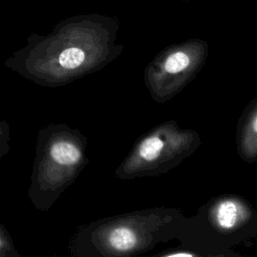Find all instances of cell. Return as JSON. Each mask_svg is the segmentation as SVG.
Instances as JSON below:
<instances>
[{
  "label": "cell",
  "mask_w": 257,
  "mask_h": 257,
  "mask_svg": "<svg viewBox=\"0 0 257 257\" xmlns=\"http://www.w3.org/2000/svg\"><path fill=\"white\" fill-rule=\"evenodd\" d=\"M117 19L93 14L70 17L48 34H30L27 43L5 61L27 80L45 87H60L98 71L122 51L115 43Z\"/></svg>",
  "instance_id": "6da1fadb"
},
{
  "label": "cell",
  "mask_w": 257,
  "mask_h": 257,
  "mask_svg": "<svg viewBox=\"0 0 257 257\" xmlns=\"http://www.w3.org/2000/svg\"><path fill=\"white\" fill-rule=\"evenodd\" d=\"M185 216L177 208L157 207L100 218L78 227L68 244L75 257H128L177 238Z\"/></svg>",
  "instance_id": "7a4b0ae2"
},
{
  "label": "cell",
  "mask_w": 257,
  "mask_h": 257,
  "mask_svg": "<svg viewBox=\"0 0 257 257\" xmlns=\"http://www.w3.org/2000/svg\"><path fill=\"white\" fill-rule=\"evenodd\" d=\"M87 138L66 123H49L36 137L27 196L35 209L48 211L88 164Z\"/></svg>",
  "instance_id": "3957f363"
},
{
  "label": "cell",
  "mask_w": 257,
  "mask_h": 257,
  "mask_svg": "<svg viewBox=\"0 0 257 257\" xmlns=\"http://www.w3.org/2000/svg\"><path fill=\"white\" fill-rule=\"evenodd\" d=\"M257 233V213L237 194L211 198L193 217H186L177 239L182 247L200 256H235L231 249Z\"/></svg>",
  "instance_id": "277c9868"
},
{
  "label": "cell",
  "mask_w": 257,
  "mask_h": 257,
  "mask_svg": "<svg viewBox=\"0 0 257 257\" xmlns=\"http://www.w3.org/2000/svg\"><path fill=\"white\" fill-rule=\"evenodd\" d=\"M201 145V137L196 131L183 128L173 119L165 120L135 142L114 176L133 180L165 174L192 156Z\"/></svg>",
  "instance_id": "5b68a950"
},
{
  "label": "cell",
  "mask_w": 257,
  "mask_h": 257,
  "mask_svg": "<svg viewBox=\"0 0 257 257\" xmlns=\"http://www.w3.org/2000/svg\"><path fill=\"white\" fill-rule=\"evenodd\" d=\"M209 55V45L198 38L167 46L146 66L145 84L151 97L165 103L192 82Z\"/></svg>",
  "instance_id": "8992f818"
},
{
  "label": "cell",
  "mask_w": 257,
  "mask_h": 257,
  "mask_svg": "<svg viewBox=\"0 0 257 257\" xmlns=\"http://www.w3.org/2000/svg\"><path fill=\"white\" fill-rule=\"evenodd\" d=\"M236 148L239 157L252 164L257 160V96L244 107L236 127Z\"/></svg>",
  "instance_id": "52a82bcc"
},
{
  "label": "cell",
  "mask_w": 257,
  "mask_h": 257,
  "mask_svg": "<svg viewBox=\"0 0 257 257\" xmlns=\"http://www.w3.org/2000/svg\"><path fill=\"white\" fill-rule=\"evenodd\" d=\"M0 257H21L7 229L0 223Z\"/></svg>",
  "instance_id": "ba28073f"
},
{
  "label": "cell",
  "mask_w": 257,
  "mask_h": 257,
  "mask_svg": "<svg viewBox=\"0 0 257 257\" xmlns=\"http://www.w3.org/2000/svg\"><path fill=\"white\" fill-rule=\"evenodd\" d=\"M10 150V125L4 120L0 119V161L8 154Z\"/></svg>",
  "instance_id": "9c48e42d"
}]
</instances>
